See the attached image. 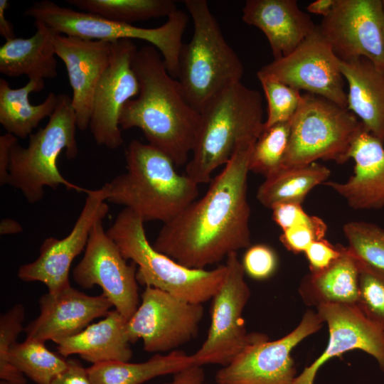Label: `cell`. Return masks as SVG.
Instances as JSON below:
<instances>
[{"mask_svg": "<svg viewBox=\"0 0 384 384\" xmlns=\"http://www.w3.org/2000/svg\"><path fill=\"white\" fill-rule=\"evenodd\" d=\"M45 87L43 80H28L23 87L12 88L4 78H0V124L7 133L17 138L29 137L33 130L53 113L58 95L49 92L43 102L32 105L29 95Z\"/></svg>", "mask_w": 384, "mask_h": 384, "instance_id": "27", "label": "cell"}, {"mask_svg": "<svg viewBox=\"0 0 384 384\" xmlns=\"http://www.w3.org/2000/svg\"><path fill=\"white\" fill-rule=\"evenodd\" d=\"M272 210L273 220L282 231L301 223L309 222L312 215H308L302 204L286 203L274 206Z\"/></svg>", "mask_w": 384, "mask_h": 384, "instance_id": "40", "label": "cell"}, {"mask_svg": "<svg viewBox=\"0 0 384 384\" xmlns=\"http://www.w3.org/2000/svg\"><path fill=\"white\" fill-rule=\"evenodd\" d=\"M66 2L78 11L129 24L168 17L178 10L176 4L171 0H67Z\"/></svg>", "mask_w": 384, "mask_h": 384, "instance_id": "30", "label": "cell"}, {"mask_svg": "<svg viewBox=\"0 0 384 384\" xmlns=\"http://www.w3.org/2000/svg\"><path fill=\"white\" fill-rule=\"evenodd\" d=\"M277 263L276 252L265 244L247 247L241 261L245 273L257 280L270 278L276 271Z\"/></svg>", "mask_w": 384, "mask_h": 384, "instance_id": "38", "label": "cell"}, {"mask_svg": "<svg viewBox=\"0 0 384 384\" xmlns=\"http://www.w3.org/2000/svg\"><path fill=\"white\" fill-rule=\"evenodd\" d=\"M76 129L71 98L59 94L46 125L29 136L26 147L18 142L13 146L8 184L20 190L28 203L39 202L44 197L46 187L56 189L63 185L68 190L87 192V189L67 181L57 166V159L63 149L68 159L77 157Z\"/></svg>", "mask_w": 384, "mask_h": 384, "instance_id": "7", "label": "cell"}, {"mask_svg": "<svg viewBox=\"0 0 384 384\" xmlns=\"http://www.w3.org/2000/svg\"><path fill=\"white\" fill-rule=\"evenodd\" d=\"M25 307L14 304L0 317V378L14 383H27L24 375L9 362V355L17 343V338L24 331Z\"/></svg>", "mask_w": 384, "mask_h": 384, "instance_id": "34", "label": "cell"}, {"mask_svg": "<svg viewBox=\"0 0 384 384\" xmlns=\"http://www.w3.org/2000/svg\"><path fill=\"white\" fill-rule=\"evenodd\" d=\"M51 384H92L87 368L77 360H68L65 370L57 375Z\"/></svg>", "mask_w": 384, "mask_h": 384, "instance_id": "41", "label": "cell"}, {"mask_svg": "<svg viewBox=\"0 0 384 384\" xmlns=\"http://www.w3.org/2000/svg\"><path fill=\"white\" fill-rule=\"evenodd\" d=\"M23 228L16 220L11 218H3L0 223V234L10 235L21 233Z\"/></svg>", "mask_w": 384, "mask_h": 384, "instance_id": "46", "label": "cell"}, {"mask_svg": "<svg viewBox=\"0 0 384 384\" xmlns=\"http://www.w3.org/2000/svg\"><path fill=\"white\" fill-rule=\"evenodd\" d=\"M257 77L278 80L347 108V93L340 59L317 26L289 54L262 67Z\"/></svg>", "mask_w": 384, "mask_h": 384, "instance_id": "13", "label": "cell"}, {"mask_svg": "<svg viewBox=\"0 0 384 384\" xmlns=\"http://www.w3.org/2000/svg\"><path fill=\"white\" fill-rule=\"evenodd\" d=\"M194 364L192 355L175 350L165 355L155 353L141 363L110 361L93 364L87 370L92 384H142Z\"/></svg>", "mask_w": 384, "mask_h": 384, "instance_id": "28", "label": "cell"}, {"mask_svg": "<svg viewBox=\"0 0 384 384\" xmlns=\"http://www.w3.org/2000/svg\"><path fill=\"white\" fill-rule=\"evenodd\" d=\"M317 26L341 60L365 58L384 69L383 0H336Z\"/></svg>", "mask_w": 384, "mask_h": 384, "instance_id": "14", "label": "cell"}, {"mask_svg": "<svg viewBox=\"0 0 384 384\" xmlns=\"http://www.w3.org/2000/svg\"><path fill=\"white\" fill-rule=\"evenodd\" d=\"M225 279L212 298L210 324L204 342L192 356L195 364H229L255 338L247 334L242 312L250 297L237 252L225 259Z\"/></svg>", "mask_w": 384, "mask_h": 384, "instance_id": "10", "label": "cell"}, {"mask_svg": "<svg viewBox=\"0 0 384 384\" xmlns=\"http://www.w3.org/2000/svg\"><path fill=\"white\" fill-rule=\"evenodd\" d=\"M326 231L325 222L319 217L312 215L309 222L282 231L279 240L289 251L298 254L304 252L314 241L324 238Z\"/></svg>", "mask_w": 384, "mask_h": 384, "instance_id": "37", "label": "cell"}, {"mask_svg": "<svg viewBox=\"0 0 384 384\" xmlns=\"http://www.w3.org/2000/svg\"><path fill=\"white\" fill-rule=\"evenodd\" d=\"M56 56L65 64L73 90L72 106L77 129L90 126L96 87L109 65L112 43L55 33Z\"/></svg>", "mask_w": 384, "mask_h": 384, "instance_id": "19", "label": "cell"}, {"mask_svg": "<svg viewBox=\"0 0 384 384\" xmlns=\"http://www.w3.org/2000/svg\"><path fill=\"white\" fill-rule=\"evenodd\" d=\"M362 127L348 108L319 95L302 94L290 121L289 144L282 167L308 165L319 159L345 163Z\"/></svg>", "mask_w": 384, "mask_h": 384, "instance_id": "9", "label": "cell"}, {"mask_svg": "<svg viewBox=\"0 0 384 384\" xmlns=\"http://www.w3.org/2000/svg\"><path fill=\"white\" fill-rule=\"evenodd\" d=\"M317 313L329 328L324 352L296 377L294 384H314L316 373L331 358L354 349L372 356L384 372V329L369 320L356 305L322 304Z\"/></svg>", "mask_w": 384, "mask_h": 384, "instance_id": "18", "label": "cell"}, {"mask_svg": "<svg viewBox=\"0 0 384 384\" xmlns=\"http://www.w3.org/2000/svg\"><path fill=\"white\" fill-rule=\"evenodd\" d=\"M127 321L117 310H111L102 320L58 341V352L65 358L77 354L92 365L110 361L128 362L132 351Z\"/></svg>", "mask_w": 384, "mask_h": 384, "instance_id": "23", "label": "cell"}, {"mask_svg": "<svg viewBox=\"0 0 384 384\" xmlns=\"http://www.w3.org/2000/svg\"><path fill=\"white\" fill-rule=\"evenodd\" d=\"M356 260L359 270L356 306L384 329V274Z\"/></svg>", "mask_w": 384, "mask_h": 384, "instance_id": "36", "label": "cell"}, {"mask_svg": "<svg viewBox=\"0 0 384 384\" xmlns=\"http://www.w3.org/2000/svg\"><path fill=\"white\" fill-rule=\"evenodd\" d=\"M358 275L356 259L341 246V255L331 265L303 279L299 293L306 304L316 307L322 304L356 305Z\"/></svg>", "mask_w": 384, "mask_h": 384, "instance_id": "26", "label": "cell"}, {"mask_svg": "<svg viewBox=\"0 0 384 384\" xmlns=\"http://www.w3.org/2000/svg\"><path fill=\"white\" fill-rule=\"evenodd\" d=\"M24 15L43 22L58 34L111 43L122 39L146 41L159 51L169 73L175 79L177 77L182 38L188 21V15L181 10L168 16L163 25L151 28L108 21L50 0L35 2Z\"/></svg>", "mask_w": 384, "mask_h": 384, "instance_id": "8", "label": "cell"}, {"mask_svg": "<svg viewBox=\"0 0 384 384\" xmlns=\"http://www.w3.org/2000/svg\"><path fill=\"white\" fill-rule=\"evenodd\" d=\"M193 23L191 41L183 43L177 77L189 104L198 112L214 97L241 82L243 65L228 43L206 0H185Z\"/></svg>", "mask_w": 384, "mask_h": 384, "instance_id": "5", "label": "cell"}, {"mask_svg": "<svg viewBox=\"0 0 384 384\" xmlns=\"http://www.w3.org/2000/svg\"><path fill=\"white\" fill-rule=\"evenodd\" d=\"M36 32L29 38L6 40L0 47V73L10 78L26 75L28 80L54 79L58 75L53 44L55 32L34 21Z\"/></svg>", "mask_w": 384, "mask_h": 384, "instance_id": "25", "label": "cell"}, {"mask_svg": "<svg viewBox=\"0 0 384 384\" xmlns=\"http://www.w3.org/2000/svg\"><path fill=\"white\" fill-rule=\"evenodd\" d=\"M82 209L69 234L62 239L47 238L38 257L21 265L18 277L24 282H40L49 293L56 294L70 287L69 272L73 260L86 247L94 226L107 215L109 206L103 187L87 190Z\"/></svg>", "mask_w": 384, "mask_h": 384, "instance_id": "16", "label": "cell"}, {"mask_svg": "<svg viewBox=\"0 0 384 384\" xmlns=\"http://www.w3.org/2000/svg\"><path fill=\"white\" fill-rule=\"evenodd\" d=\"M8 0H0V34L6 41L16 38L14 26L5 16L6 11L9 8Z\"/></svg>", "mask_w": 384, "mask_h": 384, "instance_id": "44", "label": "cell"}, {"mask_svg": "<svg viewBox=\"0 0 384 384\" xmlns=\"http://www.w3.org/2000/svg\"><path fill=\"white\" fill-rule=\"evenodd\" d=\"M0 384H27V383H11V382H8V381L1 380Z\"/></svg>", "mask_w": 384, "mask_h": 384, "instance_id": "47", "label": "cell"}, {"mask_svg": "<svg viewBox=\"0 0 384 384\" xmlns=\"http://www.w3.org/2000/svg\"><path fill=\"white\" fill-rule=\"evenodd\" d=\"M354 160L353 174L346 182L324 184L343 198L353 209H379L384 206L383 143L363 126L349 152Z\"/></svg>", "mask_w": 384, "mask_h": 384, "instance_id": "21", "label": "cell"}, {"mask_svg": "<svg viewBox=\"0 0 384 384\" xmlns=\"http://www.w3.org/2000/svg\"><path fill=\"white\" fill-rule=\"evenodd\" d=\"M132 68L139 92L123 107L120 129H141L148 144L166 154L176 166L186 164L198 132L201 113L189 104L179 82L169 73L153 46L137 48Z\"/></svg>", "mask_w": 384, "mask_h": 384, "instance_id": "2", "label": "cell"}, {"mask_svg": "<svg viewBox=\"0 0 384 384\" xmlns=\"http://www.w3.org/2000/svg\"><path fill=\"white\" fill-rule=\"evenodd\" d=\"M257 78L267 102V117L264 128L291 121L301 102L302 94L300 90L272 78Z\"/></svg>", "mask_w": 384, "mask_h": 384, "instance_id": "35", "label": "cell"}, {"mask_svg": "<svg viewBox=\"0 0 384 384\" xmlns=\"http://www.w3.org/2000/svg\"><path fill=\"white\" fill-rule=\"evenodd\" d=\"M8 360L36 384H51L68 366V360L48 349L45 342L29 338L12 347Z\"/></svg>", "mask_w": 384, "mask_h": 384, "instance_id": "31", "label": "cell"}, {"mask_svg": "<svg viewBox=\"0 0 384 384\" xmlns=\"http://www.w3.org/2000/svg\"><path fill=\"white\" fill-rule=\"evenodd\" d=\"M144 223L139 216L124 208L106 231L122 256L137 265L138 283L191 303L203 304L212 299L225 279V265L212 270L181 265L150 244Z\"/></svg>", "mask_w": 384, "mask_h": 384, "instance_id": "6", "label": "cell"}, {"mask_svg": "<svg viewBox=\"0 0 384 384\" xmlns=\"http://www.w3.org/2000/svg\"><path fill=\"white\" fill-rule=\"evenodd\" d=\"M203 315V304L145 287L139 306L127 321L129 341L142 339L144 350L149 353L175 351L196 336Z\"/></svg>", "mask_w": 384, "mask_h": 384, "instance_id": "12", "label": "cell"}, {"mask_svg": "<svg viewBox=\"0 0 384 384\" xmlns=\"http://www.w3.org/2000/svg\"><path fill=\"white\" fill-rule=\"evenodd\" d=\"M340 68L348 87L347 108L384 143V69L365 58L340 60Z\"/></svg>", "mask_w": 384, "mask_h": 384, "instance_id": "24", "label": "cell"}, {"mask_svg": "<svg viewBox=\"0 0 384 384\" xmlns=\"http://www.w3.org/2000/svg\"><path fill=\"white\" fill-rule=\"evenodd\" d=\"M257 139L240 141L203 197L164 223L153 247L189 268L205 269L250 246L249 162Z\"/></svg>", "mask_w": 384, "mask_h": 384, "instance_id": "1", "label": "cell"}, {"mask_svg": "<svg viewBox=\"0 0 384 384\" xmlns=\"http://www.w3.org/2000/svg\"><path fill=\"white\" fill-rule=\"evenodd\" d=\"M40 314L24 329L26 338L54 343L74 336L97 318L105 316L113 306L105 295L90 296L69 287L46 293L39 300Z\"/></svg>", "mask_w": 384, "mask_h": 384, "instance_id": "20", "label": "cell"}, {"mask_svg": "<svg viewBox=\"0 0 384 384\" xmlns=\"http://www.w3.org/2000/svg\"><path fill=\"white\" fill-rule=\"evenodd\" d=\"M323 323L317 312L308 310L299 325L279 339L270 341L257 333L241 353L218 370L216 384H294L297 375L292 351Z\"/></svg>", "mask_w": 384, "mask_h": 384, "instance_id": "11", "label": "cell"}, {"mask_svg": "<svg viewBox=\"0 0 384 384\" xmlns=\"http://www.w3.org/2000/svg\"><path fill=\"white\" fill-rule=\"evenodd\" d=\"M289 135L290 121L264 128L250 155V171L267 177L279 170L282 166Z\"/></svg>", "mask_w": 384, "mask_h": 384, "instance_id": "32", "label": "cell"}, {"mask_svg": "<svg viewBox=\"0 0 384 384\" xmlns=\"http://www.w3.org/2000/svg\"><path fill=\"white\" fill-rule=\"evenodd\" d=\"M348 250L363 264L384 274V230L363 221H352L343 226Z\"/></svg>", "mask_w": 384, "mask_h": 384, "instance_id": "33", "label": "cell"}, {"mask_svg": "<svg viewBox=\"0 0 384 384\" xmlns=\"http://www.w3.org/2000/svg\"><path fill=\"white\" fill-rule=\"evenodd\" d=\"M330 174L329 168L316 162L282 167L265 177L258 188L257 198L270 209L280 203L302 204L314 187L326 182Z\"/></svg>", "mask_w": 384, "mask_h": 384, "instance_id": "29", "label": "cell"}, {"mask_svg": "<svg viewBox=\"0 0 384 384\" xmlns=\"http://www.w3.org/2000/svg\"><path fill=\"white\" fill-rule=\"evenodd\" d=\"M242 18L263 32L274 60L292 52L317 26L299 9L296 0H247Z\"/></svg>", "mask_w": 384, "mask_h": 384, "instance_id": "22", "label": "cell"}, {"mask_svg": "<svg viewBox=\"0 0 384 384\" xmlns=\"http://www.w3.org/2000/svg\"><path fill=\"white\" fill-rule=\"evenodd\" d=\"M18 142V138L6 133L0 136V185L8 184L11 151L13 146Z\"/></svg>", "mask_w": 384, "mask_h": 384, "instance_id": "42", "label": "cell"}, {"mask_svg": "<svg viewBox=\"0 0 384 384\" xmlns=\"http://www.w3.org/2000/svg\"><path fill=\"white\" fill-rule=\"evenodd\" d=\"M336 0H316L310 3L306 9L309 13L326 16L331 11Z\"/></svg>", "mask_w": 384, "mask_h": 384, "instance_id": "45", "label": "cell"}, {"mask_svg": "<svg viewBox=\"0 0 384 384\" xmlns=\"http://www.w3.org/2000/svg\"><path fill=\"white\" fill-rule=\"evenodd\" d=\"M341 246H334L324 238L314 241L304 252L310 272L322 271L331 265L341 255Z\"/></svg>", "mask_w": 384, "mask_h": 384, "instance_id": "39", "label": "cell"}, {"mask_svg": "<svg viewBox=\"0 0 384 384\" xmlns=\"http://www.w3.org/2000/svg\"><path fill=\"white\" fill-rule=\"evenodd\" d=\"M137 50L133 40L112 42L108 67L94 94L90 129L95 142L110 149L123 144L119 117L124 105L139 92V85L132 68Z\"/></svg>", "mask_w": 384, "mask_h": 384, "instance_id": "17", "label": "cell"}, {"mask_svg": "<svg viewBox=\"0 0 384 384\" xmlns=\"http://www.w3.org/2000/svg\"><path fill=\"white\" fill-rule=\"evenodd\" d=\"M126 171L102 186L107 202L124 206L144 222L166 223L193 202L198 184L179 174L164 152L133 139L125 151Z\"/></svg>", "mask_w": 384, "mask_h": 384, "instance_id": "3", "label": "cell"}, {"mask_svg": "<svg viewBox=\"0 0 384 384\" xmlns=\"http://www.w3.org/2000/svg\"><path fill=\"white\" fill-rule=\"evenodd\" d=\"M164 384H208L202 366L196 364L186 368L174 374Z\"/></svg>", "mask_w": 384, "mask_h": 384, "instance_id": "43", "label": "cell"}, {"mask_svg": "<svg viewBox=\"0 0 384 384\" xmlns=\"http://www.w3.org/2000/svg\"><path fill=\"white\" fill-rule=\"evenodd\" d=\"M137 270V265L127 262L99 222L90 233L84 255L73 270V277L85 289L99 286L114 309L129 320L139 305Z\"/></svg>", "mask_w": 384, "mask_h": 384, "instance_id": "15", "label": "cell"}, {"mask_svg": "<svg viewBox=\"0 0 384 384\" xmlns=\"http://www.w3.org/2000/svg\"><path fill=\"white\" fill-rule=\"evenodd\" d=\"M186 175L197 184L211 181L213 171L230 159L238 144L257 139L264 129L260 93L241 82L228 87L203 108Z\"/></svg>", "mask_w": 384, "mask_h": 384, "instance_id": "4", "label": "cell"}]
</instances>
